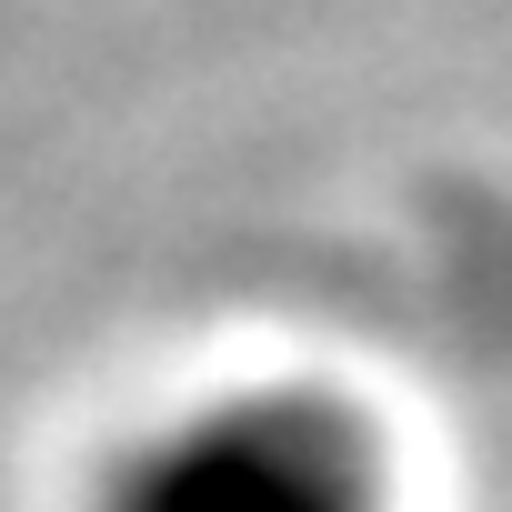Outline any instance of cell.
Returning <instances> with one entry per match:
<instances>
[{
	"mask_svg": "<svg viewBox=\"0 0 512 512\" xmlns=\"http://www.w3.org/2000/svg\"><path fill=\"white\" fill-rule=\"evenodd\" d=\"M121 512H372V442L332 402H211L131 452Z\"/></svg>",
	"mask_w": 512,
	"mask_h": 512,
	"instance_id": "obj_1",
	"label": "cell"
}]
</instances>
